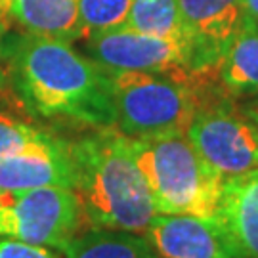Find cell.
Masks as SVG:
<instances>
[{"mask_svg":"<svg viewBox=\"0 0 258 258\" xmlns=\"http://www.w3.org/2000/svg\"><path fill=\"white\" fill-rule=\"evenodd\" d=\"M128 140L159 214L218 218L224 178L197 153L184 132Z\"/></svg>","mask_w":258,"mask_h":258,"instance_id":"3","label":"cell"},{"mask_svg":"<svg viewBox=\"0 0 258 258\" xmlns=\"http://www.w3.org/2000/svg\"><path fill=\"white\" fill-rule=\"evenodd\" d=\"M146 237L161 258H237L218 220L157 214Z\"/></svg>","mask_w":258,"mask_h":258,"instance_id":"9","label":"cell"},{"mask_svg":"<svg viewBox=\"0 0 258 258\" xmlns=\"http://www.w3.org/2000/svg\"><path fill=\"white\" fill-rule=\"evenodd\" d=\"M0 258H57L46 247L25 241L0 237Z\"/></svg>","mask_w":258,"mask_h":258,"instance_id":"18","label":"cell"},{"mask_svg":"<svg viewBox=\"0 0 258 258\" xmlns=\"http://www.w3.org/2000/svg\"><path fill=\"white\" fill-rule=\"evenodd\" d=\"M124 29L178 40L187 46L178 0H134Z\"/></svg>","mask_w":258,"mask_h":258,"instance_id":"15","label":"cell"},{"mask_svg":"<svg viewBox=\"0 0 258 258\" xmlns=\"http://www.w3.org/2000/svg\"><path fill=\"white\" fill-rule=\"evenodd\" d=\"M6 84L40 119H61L86 128H115L109 73L71 42L37 35L4 38Z\"/></svg>","mask_w":258,"mask_h":258,"instance_id":"1","label":"cell"},{"mask_svg":"<svg viewBox=\"0 0 258 258\" xmlns=\"http://www.w3.org/2000/svg\"><path fill=\"white\" fill-rule=\"evenodd\" d=\"M214 84L201 92V103L195 111L185 138L197 153L226 180L258 168V132L239 105L218 90L211 96Z\"/></svg>","mask_w":258,"mask_h":258,"instance_id":"6","label":"cell"},{"mask_svg":"<svg viewBox=\"0 0 258 258\" xmlns=\"http://www.w3.org/2000/svg\"><path fill=\"white\" fill-rule=\"evenodd\" d=\"M75 165V191L88 228L146 235L157 207L130 149V140L115 128L94 130L69 142Z\"/></svg>","mask_w":258,"mask_h":258,"instance_id":"2","label":"cell"},{"mask_svg":"<svg viewBox=\"0 0 258 258\" xmlns=\"http://www.w3.org/2000/svg\"><path fill=\"white\" fill-rule=\"evenodd\" d=\"M83 205L75 189L44 185L0 191V237L61 249L84 231Z\"/></svg>","mask_w":258,"mask_h":258,"instance_id":"5","label":"cell"},{"mask_svg":"<svg viewBox=\"0 0 258 258\" xmlns=\"http://www.w3.org/2000/svg\"><path fill=\"white\" fill-rule=\"evenodd\" d=\"M8 16L0 10V90L6 86V73H4V31H6Z\"/></svg>","mask_w":258,"mask_h":258,"instance_id":"19","label":"cell"},{"mask_svg":"<svg viewBox=\"0 0 258 258\" xmlns=\"http://www.w3.org/2000/svg\"><path fill=\"white\" fill-rule=\"evenodd\" d=\"M194 79L216 81L231 42L245 27V0H178Z\"/></svg>","mask_w":258,"mask_h":258,"instance_id":"8","label":"cell"},{"mask_svg":"<svg viewBox=\"0 0 258 258\" xmlns=\"http://www.w3.org/2000/svg\"><path fill=\"white\" fill-rule=\"evenodd\" d=\"M216 83L230 98L258 96V27H243L222 57Z\"/></svg>","mask_w":258,"mask_h":258,"instance_id":"14","label":"cell"},{"mask_svg":"<svg viewBox=\"0 0 258 258\" xmlns=\"http://www.w3.org/2000/svg\"><path fill=\"white\" fill-rule=\"evenodd\" d=\"M109 73V71H107ZM115 130L132 140L184 132L201 103V81L142 71L109 73Z\"/></svg>","mask_w":258,"mask_h":258,"instance_id":"4","label":"cell"},{"mask_svg":"<svg viewBox=\"0 0 258 258\" xmlns=\"http://www.w3.org/2000/svg\"><path fill=\"white\" fill-rule=\"evenodd\" d=\"M239 109L245 113V117L254 124V128H256L258 132V96H254V98H250L249 102L241 103Z\"/></svg>","mask_w":258,"mask_h":258,"instance_id":"20","label":"cell"},{"mask_svg":"<svg viewBox=\"0 0 258 258\" xmlns=\"http://www.w3.org/2000/svg\"><path fill=\"white\" fill-rule=\"evenodd\" d=\"M134 0H79V23L84 38L124 29Z\"/></svg>","mask_w":258,"mask_h":258,"instance_id":"17","label":"cell"},{"mask_svg":"<svg viewBox=\"0 0 258 258\" xmlns=\"http://www.w3.org/2000/svg\"><path fill=\"white\" fill-rule=\"evenodd\" d=\"M77 174L69 144L55 149L25 151L0 159V191L61 185L75 189Z\"/></svg>","mask_w":258,"mask_h":258,"instance_id":"11","label":"cell"},{"mask_svg":"<svg viewBox=\"0 0 258 258\" xmlns=\"http://www.w3.org/2000/svg\"><path fill=\"white\" fill-rule=\"evenodd\" d=\"M84 50L94 63L109 73L142 71L194 79L189 48L178 40L117 29L84 38Z\"/></svg>","mask_w":258,"mask_h":258,"instance_id":"7","label":"cell"},{"mask_svg":"<svg viewBox=\"0 0 258 258\" xmlns=\"http://www.w3.org/2000/svg\"><path fill=\"white\" fill-rule=\"evenodd\" d=\"M65 258H161L142 233L88 228L61 247Z\"/></svg>","mask_w":258,"mask_h":258,"instance_id":"13","label":"cell"},{"mask_svg":"<svg viewBox=\"0 0 258 258\" xmlns=\"http://www.w3.org/2000/svg\"><path fill=\"white\" fill-rule=\"evenodd\" d=\"M10 18L29 35L57 38L65 42L81 40L79 0H12Z\"/></svg>","mask_w":258,"mask_h":258,"instance_id":"12","label":"cell"},{"mask_svg":"<svg viewBox=\"0 0 258 258\" xmlns=\"http://www.w3.org/2000/svg\"><path fill=\"white\" fill-rule=\"evenodd\" d=\"M65 144L67 142L55 138L46 130H40L25 120H19L0 111V159L25 151L55 149Z\"/></svg>","mask_w":258,"mask_h":258,"instance_id":"16","label":"cell"},{"mask_svg":"<svg viewBox=\"0 0 258 258\" xmlns=\"http://www.w3.org/2000/svg\"><path fill=\"white\" fill-rule=\"evenodd\" d=\"M218 224L237 258H258V168L224 180Z\"/></svg>","mask_w":258,"mask_h":258,"instance_id":"10","label":"cell"},{"mask_svg":"<svg viewBox=\"0 0 258 258\" xmlns=\"http://www.w3.org/2000/svg\"><path fill=\"white\" fill-rule=\"evenodd\" d=\"M245 27H258V0H245Z\"/></svg>","mask_w":258,"mask_h":258,"instance_id":"21","label":"cell"}]
</instances>
